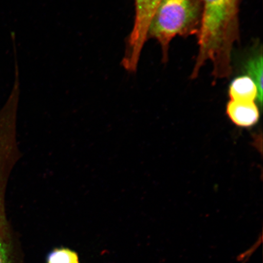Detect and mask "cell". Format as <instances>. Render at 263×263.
<instances>
[{
    "mask_svg": "<svg viewBox=\"0 0 263 263\" xmlns=\"http://www.w3.org/2000/svg\"><path fill=\"white\" fill-rule=\"evenodd\" d=\"M202 15L198 53L192 73L196 79L203 66L212 65L214 80L232 74L233 47L239 38V0H200Z\"/></svg>",
    "mask_w": 263,
    "mask_h": 263,
    "instance_id": "1",
    "label": "cell"
},
{
    "mask_svg": "<svg viewBox=\"0 0 263 263\" xmlns=\"http://www.w3.org/2000/svg\"><path fill=\"white\" fill-rule=\"evenodd\" d=\"M200 0H162L151 21L148 39H156L166 62L170 44L177 35L198 33L202 15Z\"/></svg>",
    "mask_w": 263,
    "mask_h": 263,
    "instance_id": "2",
    "label": "cell"
},
{
    "mask_svg": "<svg viewBox=\"0 0 263 263\" xmlns=\"http://www.w3.org/2000/svg\"><path fill=\"white\" fill-rule=\"evenodd\" d=\"M162 0H135V19L133 29L128 37L123 67L129 72H136L141 52L148 39V31L153 16Z\"/></svg>",
    "mask_w": 263,
    "mask_h": 263,
    "instance_id": "3",
    "label": "cell"
},
{
    "mask_svg": "<svg viewBox=\"0 0 263 263\" xmlns=\"http://www.w3.org/2000/svg\"><path fill=\"white\" fill-rule=\"evenodd\" d=\"M0 263H26L21 241L8 218L6 192L0 189Z\"/></svg>",
    "mask_w": 263,
    "mask_h": 263,
    "instance_id": "4",
    "label": "cell"
},
{
    "mask_svg": "<svg viewBox=\"0 0 263 263\" xmlns=\"http://www.w3.org/2000/svg\"><path fill=\"white\" fill-rule=\"evenodd\" d=\"M230 120L236 126L249 127L258 122L259 112L254 101L230 100L226 108Z\"/></svg>",
    "mask_w": 263,
    "mask_h": 263,
    "instance_id": "5",
    "label": "cell"
},
{
    "mask_svg": "<svg viewBox=\"0 0 263 263\" xmlns=\"http://www.w3.org/2000/svg\"><path fill=\"white\" fill-rule=\"evenodd\" d=\"M229 94L232 101H254L258 98L257 87L248 75L235 78L230 85Z\"/></svg>",
    "mask_w": 263,
    "mask_h": 263,
    "instance_id": "6",
    "label": "cell"
},
{
    "mask_svg": "<svg viewBox=\"0 0 263 263\" xmlns=\"http://www.w3.org/2000/svg\"><path fill=\"white\" fill-rule=\"evenodd\" d=\"M246 70L248 77L255 82L257 87L258 91L257 101L259 103L262 104L263 62L261 52L249 59L246 63Z\"/></svg>",
    "mask_w": 263,
    "mask_h": 263,
    "instance_id": "7",
    "label": "cell"
},
{
    "mask_svg": "<svg viewBox=\"0 0 263 263\" xmlns=\"http://www.w3.org/2000/svg\"><path fill=\"white\" fill-rule=\"evenodd\" d=\"M47 263H80L77 252L65 248H55L47 255Z\"/></svg>",
    "mask_w": 263,
    "mask_h": 263,
    "instance_id": "8",
    "label": "cell"
}]
</instances>
